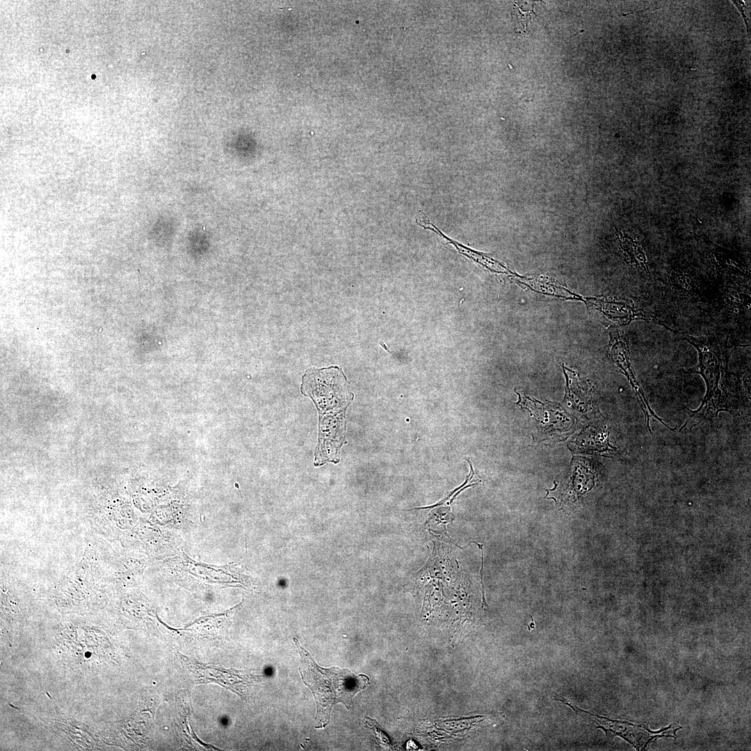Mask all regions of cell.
Instances as JSON below:
<instances>
[{"mask_svg":"<svg viewBox=\"0 0 751 751\" xmlns=\"http://www.w3.org/2000/svg\"><path fill=\"white\" fill-rule=\"evenodd\" d=\"M610 349L611 355L613 360L625 373L626 376L627 377L633 390L637 394L638 401L646 417L647 424V427L649 432L652 433V431L649 426L650 417H654L670 429V428L667 426L661 418L658 417L651 409L645 396L643 391L640 385H639L635 376L634 372L632 369L627 345L622 338L619 335V334H617V332H613V334H611ZM671 430L672 429L671 428Z\"/></svg>","mask_w":751,"mask_h":751,"instance_id":"obj_5","label":"cell"},{"mask_svg":"<svg viewBox=\"0 0 751 751\" xmlns=\"http://www.w3.org/2000/svg\"><path fill=\"white\" fill-rule=\"evenodd\" d=\"M697 350L699 357V373L702 376L706 387V395L698 409L693 411L686 423L692 426L696 421L709 414L716 415L720 411H728L730 407L722 389L720 388L722 376V364L720 355L711 346L691 336L684 337Z\"/></svg>","mask_w":751,"mask_h":751,"instance_id":"obj_3","label":"cell"},{"mask_svg":"<svg viewBox=\"0 0 751 751\" xmlns=\"http://www.w3.org/2000/svg\"><path fill=\"white\" fill-rule=\"evenodd\" d=\"M301 392L313 400L319 413L315 465L338 462L341 446L346 442V410L353 398L346 376L337 366L307 370L302 379Z\"/></svg>","mask_w":751,"mask_h":751,"instance_id":"obj_1","label":"cell"},{"mask_svg":"<svg viewBox=\"0 0 751 751\" xmlns=\"http://www.w3.org/2000/svg\"><path fill=\"white\" fill-rule=\"evenodd\" d=\"M594 717L593 721L602 729L606 733L612 732L620 736L630 743L637 750H645L650 741L660 737H674L671 732H675L681 729L679 727L676 729L669 731L672 725L661 730L653 732L648 730L644 727L635 725L628 722L611 720L605 717L590 714Z\"/></svg>","mask_w":751,"mask_h":751,"instance_id":"obj_4","label":"cell"},{"mask_svg":"<svg viewBox=\"0 0 751 751\" xmlns=\"http://www.w3.org/2000/svg\"><path fill=\"white\" fill-rule=\"evenodd\" d=\"M732 2L738 8V10L741 13L742 15L743 16V18L745 19V25L747 26V29L748 30V23H747V21H746V16H745V13L743 1H732Z\"/></svg>","mask_w":751,"mask_h":751,"instance_id":"obj_6","label":"cell"},{"mask_svg":"<svg viewBox=\"0 0 751 751\" xmlns=\"http://www.w3.org/2000/svg\"><path fill=\"white\" fill-rule=\"evenodd\" d=\"M293 641L300 656L302 680L311 690L316 704L315 728H324L329 724L333 706L341 702L350 709L353 698L366 688L369 679L347 669L321 668L296 638Z\"/></svg>","mask_w":751,"mask_h":751,"instance_id":"obj_2","label":"cell"}]
</instances>
